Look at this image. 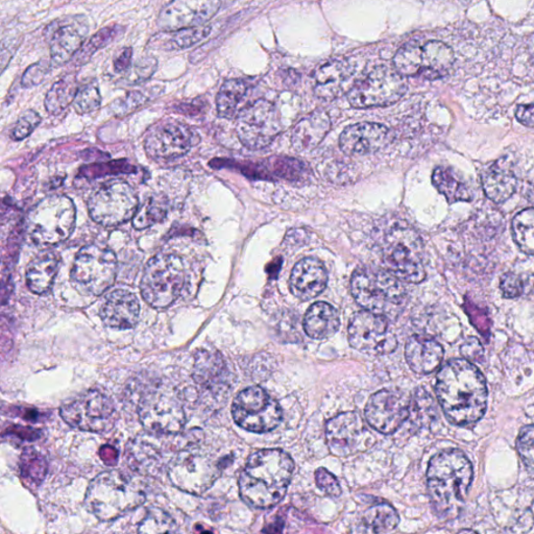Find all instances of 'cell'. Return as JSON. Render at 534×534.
I'll use <instances>...</instances> for the list:
<instances>
[{
	"mask_svg": "<svg viewBox=\"0 0 534 534\" xmlns=\"http://www.w3.org/2000/svg\"><path fill=\"white\" fill-rule=\"evenodd\" d=\"M435 390L444 415L454 425H472L485 414L488 388L482 372L469 360L454 359L444 365Z\"/></svg>",
	"mask_w": 534,
	"mask_h": 534,
	"instance_id": "1",
	"label": "cell"
},
{
	"mask_svg": "<svg viewBox=\"0 0 534 534\" xmlns=\"http://www.w3.org/2000/svg\"><path fill=\"white\" fill-rule=\"evenodd\" d=\"M294 470L292 458L282 450L267 449L253 454L239 478V491L251 508L276 506L289 490Z\"/></svg>",
	"mask_w": 534,
	"mask_h": 534,
	"instance_id": "2",
	"label": "cell"
},
{
	"mask_svg": "<svg viewBox=\"0 0 534 534\" xmlns=\"http://www.w3.org/2000/svg\"><path fill=\"white\" fill-rule=\"evenodd\" d=\"M473 467L460 450H448L436 454L429 462L428 491L434 509L443 519H455L463 509Z\"/></svg>",
	"mask_w": 534,
	"mask_h": 534,
	"instance_id": "3",
	"label": "cell"
},
{
	"mask_svg": "<svg viewBox=\"0 0 534 534\" xmlns=\"http://www.w3.org/2000/svg\"><path fill=\"white\" fill-rule=\"evenodd\" d=\"M146 501L141 484L120 471H109L89 485L86 505L100 521H111Z\"/></svg>",
	"mask_w": 534,
	"mask_h": 534,
	"instance_id": "4",
	"label": "cell"
},
{
	"mask_svg": "<svg viewBox=\"0 0 534 534\" xmlns=\"http://www.w3.org/2000/svg\"><path fill=\"white\" fill-rule=\"evenodd\" d=\"M351 291L356 302L366 310L395 317L405 305L406 291L389 272L362 267L353 273Z\"/></svg>",
	"mask_w": 534,
	"mask_h": 534,
	"instance_id": "5",
	"label": "cell"
},
{
	"mask_svg": "<svg viewBox=\"0 0 534 534\" xmlns=\"http://www.w3.org/2000/svg\"><path fill=\"white\" fill-rule=\"evenodd\" d=\"M74 224L73 202L65 195H53L44 198L32 210L27 233L33 243L53 245L66 241Z\"/></svg>",
	"mask_w": 534,
	"mask_h": 534,
	"instance_id": "6",
	"label": "cell"
},
{
	"mask_svg": "<svg viewBox=\"0 0 534 534\" xmlns=\"http://www.w3.org/2000/svg\"><path fill=\"white\" fill-rule=\"evenodd\" d=\"M185 281L180 257L159 254L149 260L140 283L143 299L154 308H167L179 298Z\"/></svg>",
	"mask_w": 534,
	"mask_h": 534,
	"instance_id": "7",
	"label": "cell"
},
{
	"mask_svg": "<svg viewBox=\"0 0 534 534\" xmlns=\"http://www.w3.org/2000/svg\"><path fill=\"white\" fill-rule=\"evenodd\" d=\"M394 68L404 77H422L437 80L444 77L454 63V52L441 41H428L426 43H410L404 44L394 57Z\"/></svg>",
	"mask_w": 534,
	"mask_h": 534,
	"instance_id": "8",
	"label": "cell"
},
{
	"mask_svg": "<svg viewBox=\"0 0 534 534\" xmlns=\"http://www.w3.org/2000/svg\"><path fill=\"white\" fill-rule=\"evenodd\" d=\"M382 260L386 270L401 281L421 283L426 278L421 239L414 230L390 231L383 243Z\"/></svg>",
	"mask_w": 534,
	"mask_h": 534,
	"instance_id": "9",
	"label": "cell"
},
{
	"mask_svg": "<svg viewBox=\"0 0 534 534\" xmlns=\"http://www.w3.org/2000/svg\"><path fill=\"white\" fill-rule=\"evenodd\" d=\"M407 91L405 77L395 68L377 66L350 88L348 100L354 108L386 107L401 100Z\"/></svg>",
	"mask_w": 534,
	"mask_h": 534,
	"instance_id": "10",
	"label": "cell"
},
{
	"mask_svg": "<svg viewBox=\"0 0 534 534\" xmlns=\"http://www.w3.org/2000/svg\"><path fill=\"white\" fill-rule=\"evenodd\" d=\"M118 259L107 246L87 245L79 252L72 271V280L80 289L100 296L114 283Z\"/></svg>",
	"mask_w": 534,
	"mask_h": 534,
	"instance_id": "11",
	"label": "cell"
},
{
	"mask_svg": "<svg viewBox=\"0 0 534 534\" xmlns=\"http://www.w3.org/2000/svg\"><path fill=\"white\" fill-rule=\"evenodd\" d=\"M138 197L126 182L114 181L95 191L89 200V214L95 223L115 227L128 222L138 210Z\"/></svg>",
	"mask_w": 534,
	"mask_h": 534,
	"instance_id": "12",
	"label": "cell"
},
{
	"mask_svg": "<svg viewBox=\"0 0 534 534\" xmlns=\"http://www.w3.org/2000/svg\"><path fill=\"white\" fill-rule=\"evenodd\" d=\"M232 415L239 426L255 434L270 433L282 420L278 402L259 386L246 388L236 396Z\"/></svg>",
	"mask_w": 534,
	"mask_h": 534,
	"instance_id": "13",
	"label": "cell"
},
{
	"mask_svg": "<svg viewBox=\"0 0 534 534\" xmlns=\"http://www.w3.org/2000/svg\"><path fill=\"white\" fill-rule=\"evenodd\" d=\"M61 416L73 428L104 433L113 426L115 408L106 395L91 390L64 404L61 407Z\"/></svg>",
	"mask_w": 534,
	"mask_h": 534,
	"instance_id": "14",
	"label": "cell"
},
{
	"mask_svg": "<svg viewBox=\"0 0 534 534\" xmlns=\"http://www.w3.org/2000/svg\"><path fill=\"white\" fill-rule=\"evenodd\" d=\"M236 129L239 139L248 148L262 149L270 146L281 132L276 107L265 100L244 107L237 115Z\"/></svg>",
	"mask_w": 534,
	"mask_h": 534,
	"instance_id": "15",
	"label": "cell"
},
{
	"mask_svg": "<svg viewBox=\"0 0 534 534\" xmlns=\"http://www.w3.org/2000/svg\"><path fill=\"white\" fill-rule=\"evenodd\" d=\"M217 474V465L201 451H180L168 464L171 483L189 494H203L215 482Z\"/></svg>",
	"mask_w": 534,
	"mask_h": 534,
	"instance_id": "16",
	"label": "cell"
},
{
	"mask_svg": "<svg viewBox=\"0 0 534 534\" xmlns=\"http://www.w3.org/2000/svg\"><path fill=\"white\" fill-rule=\"evenodd\" d=\"M348 341L356 350L367 355H386L398 346L389 331L387 318L364 310L355 314L348 325Z\"/></svg>",
	"mask_w": 534,
	"mask_h": 534,
	"instance_id": "17",
	"label": "cell"
},
{
	"mask_svg": "<svg viewBox=\"0 0 534 534\" xmlns=\"http://www.w3.org/2000/svg\"><path fill=\"white\" fill-rule=\"evenodd\" d=\"M142 425L153 434L173 435L181 433L185 422L183 404L176 393L154 392L140 403Z\"/></svg>",
	"mask_w": 534,
	"mask_h": 534,
	"instance_id": "18",
	"label": "cell"
},
{
	"mask_svg": "<svg viewBox=\"0 0 534 534\" xmlns=\"http://www.w3.org/2000/svg\"><path fill=\"white\" fill-rule=\"evenodd\" d=\"M326 437L331 453L339 457L365 452L376 442L372 431L356 413H344L329 421Z\"/></svg>",
	"mask_w": 534,
	"mask_h": 534,
	"instance_id": "19",
	"label": "cell"
},
{
	"mask_svg": "<svg viewBox=\"0 0 534 534\" xmlns=\"http://www.w3.org/2000/svg\"><path fill=\"white\" fill-rule=\"evenodd\" d=\"M89 22L84 15L64 16L46 26L44 38L50 46L52 64L61 67L72 60L84 45Z\"/></svg>",
	"mask_w": 534,
	"mask_h": 534,
	"instance_id": "20",
	"label": "cell"
},
{
	"mask_svg": "<svg viewBox=\"0 0 534 534\" xmlns=\"http://www.w3.org/2000/svg\"><path fill=\"white\" fill-rule=\"evenodd\" d=\"M405 393L398 389H382L369 398L366 407L368 425L382 434H393L410 415Z\"/></svg>",
	"mask_w": 534,
	"mask_h": 534,
	"instance_id": "21",
	"label": "cell"
},
{
	"mask_svg": "<svg viewBox=\"0 0 534 534\" xmlns=\"http://www.w3.org/2000/svg\"><path fill=\"white\" fill-rule=\"evenodd\" d=\"M197 141L195 133L185 123L166 121L150 129L146 150L150 158L171 161L186 155Z\"/></svg>",
	"mask_w": 534,
	"mask_h": 534,
	"instance_id": "22",
	"label": "cell"
},
{
	"mask_svg": "<svg viewBox=\"0 0 534 534\" xmlns=\"http://www.w3.org/2000/svg\"><path fill=\"white\" fill-rule=\"evenodd\" d=\"M221 5V0H171L159 14L157 24L167 33L205 25Z\"/></svg>",
	"mask_w": 534,
	"mask_h": 534,
	"instance_id": "23",
	"label": "cell"
},
{
	"mask_svg": "<svg viewBox=\"0 0 534 534\" xmlns=\"http://www.w3.org/2000/svg\"><path fill=\"white\" fill-rule=\"evenodd\" d=\"M390 140L388 129L380 123L360 122L341 133L339 146L348 155H369L386 147Z\"/></svg>",
	"mask_w": 534,
	"mask_h": 534,
	"instance_id": "24",
	"label": "cell"
},
{
	"mask_svg": "<svg viewBox=\"0 0 534 534\" xmlns=\"http://www.w3.org/2000/svg\"><path fill=\"white\" fill-rule=\"evenodd\" d=\"M328 272L317 258H305L293 267L291 277V291L294 297L310 300L324 291Z\"/></svg>",
	"mask_w": 534,
	"mask_h": 534,
	"instance_id": "25",
	"label": "cell"
},
{
	"mask_svg": "<svg viewBox=\"0 0 534 534\" xmlns=\"http://www.w3.org/2000/svg\"><path fill=\"white\" fill-rule=\"evenodd\" d=\"M140 305L135 294L127 291H115L109 294L101 307L102 321L113 329L127 330L138 321Z\"/></svg>",
	"mask_w": 534,
	"mask_h": 534,
	"instance_id": "26",
	"label": "cell"
},
{
	"mask_svg": "<svg viewBox=\"0 0 534 534\" xmlns=\"http://www.w3.org/2000/svg\"><path fill=\"white\" fill-rule=\"evenodd\" d=\"M353 74V67L345 60H333L321 66L316 73L314 91L319 99L332 100L346 91Z\"/></svg>",
	"mask_w": 534,
	"mask_h": 534,
	"instance_id": "27",
	"label": "cell"
},
{
	"mask_svg": "<svg viewBox=\"0 0 534 534\" xmlns=\"http://www.w3.org/2000/svg\"><path fill=\"white\" fill-rule=\"evenodd\" d=\"M405 358L414 372L427 375L441 366L443 350L434 339L416 335L407 341Z\"/></svg>",
	"mask_w": 534,
	"mask_h": 534,
	"instance_id": "28",
	"label": "cell"
},
{
	"mask_svg": "<svg viewBox=\"0 0 534 534\" xmlns=\"http://www.w3.org/2000/svg\"><path fill=\"white\" fill-rule=\"evenodd\" d=\"M127 460L137 473L157 475L164 465L162 451L149 436L136 437L129 443Z\"/></svg>",
	"mask_w": 534,
	"mask_h": 534,
	"instance_id": "29",
	"label": "cell"
},
{
	"mask_svg": "<svg viewBox=\"0 0 534 534\" xmlns=\"http://www.w3.org/2000/svg\"><path fill=\"white\" fill-rule=\"evenodd\" d=\"M518 179L510 163L499 160L482 173V186L492 202L503 203L515 194Z\"/></svg>",
	"mask_w": 534,
	"mask_h": 534,
	"instance_id": "30",
	"label": "cell"
},
{
	"mask_svg": "<svg viewBox=\"0 0 534 534\" xmlns=\"http://www.w3.org/2000/svg\"><path fill=\"white\" fill-rule=\"evenodd\" d=\"M330 119L326 112L318 111L300 120L294 127L291 142L298 152H306L316 148L330 129Z\"/></svg>",
	"mask_w": 534,
	"mask_h": 534,
	"instance_id": "31",
	"label": "cell"
},
{
	"mask_svg": "<svg viewBox=\"0 0 534 534\" xmlns=\"http://www.w3.org/2000/svg\"><path fill=\"white\" fill-rule=\"evenodd\" d=\"M340 325L339 312L335 308L325 302L313 304L308 310L304 329L308 337L314 339H325L333 337Z\"/></svg>",
	"mask_w": 534,
	"mask_h": 534,
	"instance_id": "32",
	"label": "cell"
},
{
	"mask_svg": "<svg viewBox=\"0 0 534 534\" xmlns=\"http://www.w3.org/2000/svg\"><path fill=\"white\" fill-rule=\"evenodd\" d=\"M60 258L56 253L46 252L32 260L26 270V283L29 289L41 294L49 291L56 278Z\"/></svg>",
	"mask_w": 534,
	"mask_h": 534,
	"instance_id": "33",
	"label": "cell"
},
{
	"mask_svg": "<svg viewBox=\"0 0 534 534\" xmlns=\"http://www.w3.org/2000/svg\"><path fill=\"white\" fill-rule=\"evenodd\" d=\"M194 377L198 386L207 389H215L224 385L225 366L221 356L208 351L198 352Z\"/></svg>",
	"mask_w": 534,
	"mask_h": 534,
	"instance_id": "34",
	"label": "cell"
},
{
	"mask_svg": "<svg viewBox=\"0 0 534 534\" xmlns=\"http://www.w3.org/2000/svg\"><path fill=\"white\" fill-rule=\"evenodd\" d=\"M248 92V84L243 80L225 81L216 98L217 112L224 119H234L241 112L239 105Z\"/></svg>",
	"mask_w": 534,
	"mask_h": 534,
	"instance_id": "35",
	"label": "cell"
},
{
	"mask_svg": "<svg viewBox=\"0 0 534 534\" xmlns=\"http://www.w3.org/2000/svg\"><path fill=\"white\" fill-rule=\"evenodd\" d=\"M80 91L77 75L67 74L51 88L45 98L47 112L57 115L72 104Z\"/></svg>",
	"mask_w": 534,
	"mask_h": 534,
	"instance_id": "36",
	"label": "cell"
},
{
	"mask_svg": "<svg viewBox=\"0 0 534 534\" xmlns=\"http://www.w3.org/2000/svg\"><path fill=\"white\" fill-rule=\"evenodd\" d=\"M433 182L436 189L446 196L450 204L472 200L467 185L458 179L453 171L449 168L437 167L434 173Z\"/></svg>",
	"mask_w": 534,
	"mask_h": 534,
	"instance_id": "37",
	"label": "cell"
},
{
	"mask_svg": "<svg viewBox=\"0 0 534 534\" xmlns=\"http://www.w3.org/2000/svg\"><path fill=\"white\" fill-rule=\"evenodd\" d=\"M212 26L201 25L195 27H188L176 32H164L167 33L166 38H160L159 43L164 50L167 51H182L187 50L189 47L202 43L205 39L210 36Z\"/></svg>",
	"mask_w": 534,
	"mask_h": 534,
	"instance_id": "38",
	"label": "cell"
},
{
	"mask_svg": "<svg viewBox=\"0 0 534 534\" xmlns=\"http://www.w3.org/2000/svg\"><path fill=\"white\" fill-rule=\"evenodd\" d=\"M123 31H125L123 27L119 25H112L104 27V29L94 33V35L89 39L83 46H81V49L75 53V56L72 60L73 65L81 66L88 63V62L94 56L95 52L105 49V47L113 43V41L118 39Z\"/></svg>",
	"mask_w": 534,
	"mask_h": 534,
	"instance_id": "39",
	"label": "cell"
},
{
	"mask_svg": "<svg viewBox=\"0 0 534 534\" xmlns=\"http://www.w3.org/2000/svg\"><path fill=\"white\" fill-rule=\"evenodd\" d=\"M168 206L167 198L159 195L149 196L138 207L133 217V225L137 230H145L161 223L167 216Z\"/></svg>",
	"mask_w": 534,
	"mask_h": 534,
	"instance_id": "40",
	"label": "cell"
},
{
	"mask_svg": "<svg viewBox=\"0 0 534 534\" xmlns=\"http://www.w3.org/2000/svg\"><path fill=\"white\" fill-rule=\"evenodd\" d=\"M399 524L398 513L388 504H379L369 509L364 516L366 531L386 533L393 531Z\"/></svg>",
	"mask_w": 534,
	"mask_h": 534,
	"instance_id": "41",
	"label": "cell"
},
{
	"mask_svg": "<svg viewBox=\"0 0 534 534\" xmlns=\"http://www.w3.org/2000/svg\"><path fill=\"white\" fill-rule=\"evenodd\" d=\"M512 235L520 249L534 255V208L523 210L513 218Z\"/></svg>",
	"mask_w": 534,
	"mask_h": 534,
	"instance_id": "42",
	"label": "cell"
},
{
	"mask_svg": "<svg viewBox=\"0 0 534 534\" xmlns=\"http://www.w3.org/2000/svg\"><path fill=\"white\" fill-rule=\"evenodd\" d=\"M20 471L27 484L38 486L44 481L47 463L45 458L35 449L24 450L22 461H20Z\"/></svg>",
	"mask_w": 534,
	"mask_h": 534,
	"instance_id": "43",
	"label": "cell"
},
{
	"mask_svg": "<svg viewBox=\"0 0 534 534\" xmlns=\"http://www.w3.org/2000/svg\"><path fill=\"white\" fill-rule=\"evenodd\" d=\"M141 533H168L176 530V523L168 513L160 509L149 510L139 525Z\"/></svg>",
	"mask_w": 534,
	"mask_h": 534,
	"instance_id": "44",
	"label": "cell"
},
{
	"mask_svg": "<svg viewBox=\"0 0 534 534\" xmlns=\"http://www.w3.org/2000/svg\"><path fill=\"white\" fill-rule=\"evenodd\" d=\"M101 104L100 93L98 85L87 84L80 88L73 101L75 111L79 114H88L97 111Z\"/></svg>",
	"mask_w": 534,
	"mask_h": 534,
	"instance_id": "45",
	"label": "cell"
},
{
	"mask_svg": "<svg viewBox=\"0 0 534 534\" xmlns=\"http://www.w3.org/2000/svg\"><path fill=\"white\" fill-rule=\"evenodd\" d=\"M517 448L527 470L534 475V426H527L521 430Z\"/></svg>",
	"mask_w": 534,
	"mask_h": 534,
	"instance_id": "46",
	"label": "cell"
},
{
	"mask_svg": "<svg viewBox=\"0 0 534 534\" xmlns=\"http://www.w3.org/2000/svg\"><path fill=\"white\" fill-rule=\"evenodd\" d=\"M41 118L39 114L35 111H33V110H27V111L24 112L22 116H20L16 126L13 129V139L23 140L26 138V137L30 136L33 129L39 126Z\"/></svg>",
	"mask_w": 534,
	"mask_h": 534,
	"instance_id": "47",
	"label": "cell"
},
{
	"mask_svg": "<svg viewBox=\"0 0 534 534\" xmlns=\"http://www.w3.org/2000/svg\"><path fill=\"white\" fill-rule=\"evenodd\" d=\"M52 64L49 61H39L37 63L31 65L25 71L22 79V85L24 88H32L40 85L44 81L47 75L51 72Z\"/></svg>",
	"mask_w": 534,
	"mask_h": 534,
	"instance_id": "48",
	"label": "cell"
},
{
	"mask_svg": "<svg viewBox=\"0 0 534 534\" xmlns=\"http://www.w3.org/2000/svg\"><path fill=\"white\" fill-rule=\"evenodd\" d=\"M157 66H158V62L153 58H148L139 62V63H137L131 71L128 72L126 77L127 83L129 85L138 84L141 83V81L152 78V75L157 70Z\"/></svg>",
	"mask_w": 534,
	"mask_h": 534,
	"instance_id": "49",
	"label": "cell"
},
{
	"mask_svg": "<svg viewBox=\"0 0 534 534\" xmlns=\"http://www.w3.org/2000/svg\"><path fill=\"white\" fill-rule=\"evenodd\" d=\"M146 100L145 95L138 91L129 92L125 98L114 102L113 111L116 115H127L140 107Z\"/></svg>",
	"mask_w": 534,
	"mask_h": 534,
	"instance_id": "50",
	"label": "cell"
},
{
	"mask_svg": "<svg viewBox=\"0 0 534 534\" xmlns=\"http://www.w3.org/2000/svg\"><path fill=\"white\" fill-rule=\"evenodd\" d=\"M500 287H501L503 296L508 299H516L521 297L524 293L522 279L512 272L505 273L501 278Z\"/></svg>",
	"mask_w": 534,
	"mask_h": 534,
	"instance_id": "51",
	"label": "cell"
},
{
	"mask_svg": "<svg viewBox=\"0 0 534 534\" xmlns=\"http://www.w3.org/2000/svg\"><path fill=\"white\" fill-rule=\"evenodd\" d=\"M316 478L319 488L323 490L329 496L339 497L341 494L338 479L330 472L320 468L317 471Z\"/></svg>",
	"mask_w": 534,
	"mask_h": 534,
	"instance_id": "52",
	"label": "cell"
},
{
	"mask_svg": "<svg viewBox=\"0 0 534 534\" xmlns=\"http://www.w3.org/2000/svg\"><path fill=\"white\" fill-rule=\"evenodd\" d=\"M462 354L469 361H481L484 355L483 348L477 339H469L462 347Z\"/></svg>",
	"mask_w": 534,
	"mask_h": 534,
	"instance_id": "53",
	"label": "cell"
},
{
	"mask_svg": "<svg viewBox=\"0 0 534 534\" xmlns=\"http://www.w3.org/2000/svg\"><path fill=\"white\" fill-rule=\"evenodd\" d=\"M467 312H469L471 319L478 329V331L481 332L483 337L484 335H489L491 323L489 318L485 316L484 312L479 310L477 307L474 308V310H469Z\"/></svg>",
	"mask_w": 534,
	"mask_h": 534,
	"instance_id": "54",
	"label": "cell"
},
{
	"mask_svg": "<svg viewBox=\"0 0 534 534\" xmlns=\"http://www.w3.org/2000/svg\"><path fill=\"white\" fill-rule=\"evenodd\" d=\"M133 50L127 47L114 60V71L119 73L127 72L132 63Z\"/></svg>",
	"mask_w": 534,
	"mask_h": 534,
	"instance_id": "55",
	"label": "cell"
},
{
	"mask_svg": "<svg viewBox=\"0 0 534 534\" xmlns=\"http://www.w3.org/2000/svg\"><path fill=\"white\" fill-rule=\"evenodd\" d=\"M516 118L522 125L534 128V105H521L516 110Z\"/></svg>",
	"mask_w": 534,
	"mask_h": 534,
	"instance_id": "56",
	"label": "cell"
},
{
	"mask_svg": "<svg viewBox=\"0 0 534 534\" xmlns=\"http://www.w3.org/2000/svg\"><path fill=\"white\" fill-rule=\"evenodd\" d=\"M524 293L534 303V275L527 280V283L524 284Z\"/></svg>",
	"mask_w": 534,
	"mask_h": 534,
	"instance_id": "57",
	"label": "cell"
}]
</instances>
